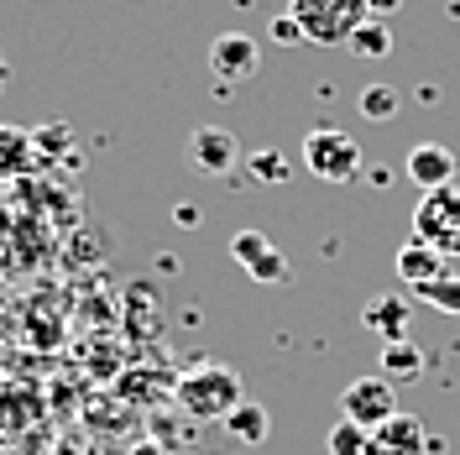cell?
I'll return each instance as SVG.
<instances>
[{
    "mask_svg": "<svg viewBox=\"0 0 460 455\" xmlns=\"http://www.w3.org/2000/svg\"><path fill=\"white\" fill-rule=\"evenodd\" d=\"M241 377L235 367H220V361H199V367L178 371V382H172V403L189 414V419H199V424H226L230 414L241 408Z\"/></svg>",
    "mask_w": 460,
    "mask_h": 455,
    "instance_id": "cell-1",
    "label": "cell"
},
{
    "mask_svg": "<svg viewBox=\"0 0 460 455\" xmlns=\"http://www.w3.org/2000/svg\"><path fill=\"white\" fill-rule=\"evenodd\" d=\"M288 16L304 27V42L350 48V37L372 22L367 0H288Z\"/></svg>",
    "mask_w": 460,
    "mask_h": 455,
    "instance_id": "cell-2",
    "label": "cell"
},
{
    "mask_svg": "<svg viewBox=\"0 0 460 455\" xmlns=\"http://www.w3.org/2000/svg\"><path fill=\"white\" fill-rule=\"evenodd\" d=\"M304 168L314 173L319 183H350L361 173V142L341 126H314L304 137Z\"/></svg>",
    "mask_w": 460,
    "mask_h": 455,
    "instance_id": "cell-3",
    "label": "cell"
},
{
    "mask_svg": "<svg viewBox=\"0 0 460 455\" xmlns=\"http://www.w3.org/2000/svg\"><path fill=\"white\" fill-rule=\"evenodd\" d=\"M413 241H424L445 262L460 256V183L434 189V194L419 200V210H413Z\"/></svg>",
    "mask_w": 460,
    "mask_h": 455,
    "instance_id": "cell-4",
    "label": "cell"
},
{
    "mask_svg": "<svg viewBox=\"0 0 460 455\" xmlns=\"http://www.w3.org/2000/svg\"><path fill=\"white\" fill-rule=\"evenodd\" d=\"M393 414H398V388H393L382 371H376V377H356L341 393V419L361 424L367 434H372L376 424H387Z\"/></svg>",
    "mask_w": 460,
    "mask_h": 455,
    "instance_id": "cell-5",
    "label": "cell"
},
{
    "mask_svg": "<svg viewBox=\"0 0 460 455\" xmlns=\"http://www.w3.org/2000/svg\"><path fill=\"white\" fill-rule=\"evenodd\" d=\"M230 256H235V267L252 278V283H288V256L278 252V241L267 236V230L246 226L230 236Z\"/></svg>",
    "mask_w": 460,
    "mask_h": 455,
    "instance_id": "cell-6",
    "label": "cell"
},
{
    "mask_svg": "<svg viewBox=\"0 0 460 455\" xmlns=\"http://www.w3.org/2000/svg\"><path fill=\"white\" fill-rule=\"evenodd\" d=\"M257 68H261V48L246 31H220L209 42V74L220 85H246V79H257Z\"/></svg>",
    "mask_w": 460,
    "mask_h": 455,
    "instance_id": "cell-7",
    "label": "cell"
},
{
    "mask_svg": "<svg viewBox=\"0 0 460 455\" xmlns=\"http://www.w3.org/2000/svg\"><path fill=\"white\" fill-rule=\"evenodd\" d=\"M402 173H408V183H419L424 194L450 189V183H456V152L445 142H413L408 157H402Z\"/></svg>",
    "mask_w": 460,
    "mask_h": 455,
    "instance_id": "cell-8",
    "label": "cell"
},
{
    "mask_svg": "<svg viewBox=\"0 0 460 455\" xmlns=\"http://www.w3.org/2000/svg\"><path fill=\"white\" fill-rule=\"evenodd\" d=\"M367 455H429V429H424L419 414H402V408H398L387 424L372 429Z\"/></svg>",
    "mask_w": 460,
    "mask_h": 455,
    "instance_id": "cell-9",
    "label": "cell"
},
{
    "mask_svg": "<svg viewBox=\"0 0 460 455\" xmlns=\"http://www.w3.org/2000/svg\"><path fill=\"white\" fill-rule=\"evenodd\" d=\"M241 157V142L230 137L226 126H194L189 131V163L199 173H230Z\"/></svg>",
    "mask_w": 460,
    "mask_h": 455,
    "instance_id": "cell-10",
    "label": "cell"
},
{
    "mask_svg": "<svg viewBox=\"0 0 460 455\" xmlns=\"http://www.w3.org/2000/svg\"><path fill=\"white\" fill-rule=\"evenodd\" d=\"M408 314H413L408 293H376L372 304L361 309V325H367L382 345H393V341H408Z\"/></svg>",
    "mask_w": 460,
    "mask_h": 455,
    "instance_id": "cell-11",
    "label": "cell"
},
{
    "mask_svg": "<svg viewBox=\"0 0 460 455\" xmlns=\"http://www.w3.org/2000/svg\"><path fill=\"white\" fill-rule=\"evenodd\" d=\"M37 168V147H31L27 126H0V183L27 178Z\"/></svg>",
    "mask_w": 460,
    "mask_h": 455,
    "instance_id": "cell-12",
    "label": "cell"
},
{
    "mask_svg": "<svg viewBox=\"0 0 460 455\" xmlns=\"http://www.w3.org/2000/svg\"><path fill=\"white\" fill-rule=\"evenodd\" d=\"M398 278L408 288H424V283H439V278H450V267H445V256L429 252L424 241H408L398 252Z\"/></svg>",
    "mask_w": 460,
    "mask_h": 455,
    "instance_id": "cell-13",
    "label": "cell"
},
{
    "mask_svg": "<svg viewBox=\"0 0 460 455\" xmlns=\"http://www.w3.org/2000/svg\"><path fill=\"white\" fill-rule=\"evenodd\" d=\"M382 377L398 388V382H419L424 377V351L413 341H393V345H382Z\"/></svg>",
    "mask_w": 460,
    "mask_h": 455,
    "instance_id": "cell-14",
    "label": "cell"
},
{
    "mask_svg": "<svg viewBox=\"0 0 460 455\" xmlns=\"http://www.w3.org/2000/svg\"><path fill=\"white\" fill-rule=\"evenodd\" d=\"M226 434L235 440V445H267V434H272V414H267L261 403H241V408L226 419Z\"/></svg>",
    "mask_w": 460,
    "mask_h": 455,
    "instance_id": "cell-15",
    "label": "cell"
},
{
    "mask_svg": "<svg viewBox=\"0 0 460 455\" xmlns=\"http://www.w3.org/2000/svg\"><path fill=\"white\" fill-rule=\"evenodd\" d=\"M356 105H361V115H367V120H376V126H382V120H393V115H398L402 94H398L393 85H367Z\"/></svg>",
    "mask_w": 460,
    "mask_h": 455,
    "instance_id": "cell-16",
    "label": "cell"
},
{
    "mask_svg": "<svg viewBox=\"0 0 460 455\" xmlns=\"http://www.w3.org/2000/svg\"><path fill=\"white\" fill-rule=\"evenodd\" d=\"M350 53L356 58H387L393 53V27H387V22H367V27L350 37Z\"/></svg>",
    "mask_w": 460,
    "mask_h": 455,
    "instance_id": "cell-17",
    "label": "cell"
},
{
    "mask_svg": "<svg viewBox=\"0 0 460 455\" xmlns=\"http://www.w3.org/2000/svg\"><path fill=\"white\" fill-rule=\"evenodd\" d=\"M31 147H37V163H42V157H63V152L74 147V126H63V120L31 126Z\"/></svg>",
    "mask_w": 460,
    "mask_h": 455,
    "instance_id": "cell-18",
    "label": "cell"
},
{
    "mask_svg": "<svg viewBox=\"0 0 460 455\" xmlns=\"http://www.w3.org/2000/svg\"><path fill=\"white\" fill-rule=\"evenodd\" d=\"M413 299H424V304H429V309H439V314H460V278L450 272V278H439V283L413 288Z\"/></svg>",
    "mask_w": 460,
    "mask_h": 455,
    "instance_id": "cell-19",
    "label": "cell"
},
{
    "mask_svg": "<svg viewBox=\"0 0 460 455\" xmlns=\"http://www.w3.org/2000/svg\"><path fill=\"white\" fill-rule=\"evenodd\" d=\"M367 445H372V434L361 424H350V419L330 429V455H367Z\"/></svg>",
    "mask_w": 460,
    "mask_h": 455,
    "instance_id": "cell-20",
    "label": "cell"
},
{
    "mask_svg": "<svg viewBox=\"0 0 460 455\" xmlns=\"http://www.w3.org/2000/svg\"><path fill=\"white\" fill-rule=\"evenodd\" d=\"M267 37H272L278 48H293V42H304V27L283 11V16H272V22H267Z\"/></svg>",
    "mask_w": 460,
    "mask_h": 455,
    "instance_id": "cell-21",
    "label": "cell"
},
{
    "mask_svg": "<svg viewBox=\"0 0 460 455\" xmlns=\"http://www.w3.org/2000/svg\"><path fill=\"white\" fill-rule=\"evenodd\" d=\"M252 173H257L261 183H283V178H288V163L278 157V152H257V157H252Z\"/></svg>",
    "mask_w": 460,
    "mask_h": 455,
    "instance_id": "cell-22",
    "label": "cell"
},
{
    "mask_svg": "<svg viewBox=\"0 0 460 455\" xmlns=\"http://www.w3.org/2000/svg\"><path fill=\"white\" fill-rule=\"evenodd\" d=\"M126 455H178V451H172L168 440H157V434H142V440H137Z\"/></svg>",
    "mask_w": 460,
    "mask_h": 455,
    "instance_id": "cell-23",
    "label": "cell"
},
{
    "mask_svg": "<svg viewBox=\"0 0 460 455\" xmlns=\"http://www.w3.org/2000/svg\"><path fill=\"white\" fill-rule=\"evenodd\" d=\"M367 11H372V22H382V16L398 11V0H367Z\"/></svg>",
    "mask_w": 460,
    "mask_h": 455,
    "instance_id": "cell-24",
    "label": "cell"
},
{
    "mask_svg": "<svg viewBox=\"0 0 460 455\" xmlns=\"http://www.w3.org/2000/svg\"><path fill=\"white\" fill-rule=\"evenodd\" d=\"M5 79H11V58L0 53V89H5Z\"/></svg>",
    "mask_w": 460,
    "mask_h": 455,
    "instance_id": "cell-25",
    "label": "cell"
}]
</instances>
